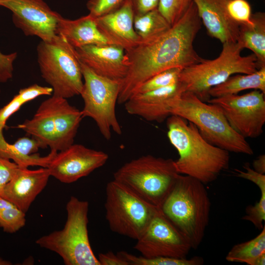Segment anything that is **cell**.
<instances>
[{
  "instance_id": "6da1fadb",
  "label": "cell",
  "mask_w": 265,
  "mask_h": 265,
  "mask_svg": "<svg viewBox=\"0 0 265 265\" xmlns=\"http://www.w3.org/2000/svg\"><path fill=\"white\" fill-rule=\"evenodd\" d=\"M201 21L193 1L182 17L165 33L125 50L128 66L120 81L117 103L124 104L139 86L154 75L167 69H182L203 59L193 47Z\"/></svg>"
},
{
  "instance_id": "7a4b0ae2",
  "label": "cell",
  "mask_w": 265,
  "mask_h": 265,
  "mask_svg": "<svg viewBox=\"0 0 265 265\" xmlns=\"http://www.w3.org/2000/svg\"><path fill=\"white\" fill-rule=\"evenodd\" d=\"M167 137L179 157L174 160L177 172L203 184L215 181L229 166V152L207 141L191 122L176 115L166 119Z\"/></svg>"
},
{
  "instance_id": "3957f363",
  "label": "cell",
  "mask_w": 265,
  "mask_h": 265,
  "mask_svg": "<svg viewBox=\"0 0 265 265\" xmlns=\"http://www.w3.org/2000/svg\"><path fill=\"white\" fill-rule=\"evenodd\" d=\"M204 184L180 174L160 210L196 249L209 224L211 201Z\"/></svg>"
},
{
  "instance_id": "277c9868",
  "label": "cell",
  "mask_w": 265,
  "mask_h": 265,
  "mask_svg": "<svg viewBox=\"0 0 265 265\" xmlns=\"http://www.w3.org/2000/svg\"><path fill=\"white\" fill-rule=\"evenodd\" d=\"M170 111L193 123L211 144L229 152L253 154L246 138L232 128L218 105L207 103L192 93L184 91L171 100Z\"/></svg>"
},
{
  "instance_id": "5b68a950",
  "label": "cell",
  "mask_w": 265,
  "mask_h": 265,
  "mask_svg": "<svg viewBox=\"0 0 265 265\" xmlns=\"http://www.w3.org/2000/svg\"><path fill=\"white\" fill-rule=\"evenodd\" d=\"M219 56L213 59H202L199 62L182 70L179 79L185 91L192 93L207 102L209 91L230 77L237 74H248L259 69L257 58L252 53L242 56L243 48L238 42L222 44Z\"/></svg>"
},
{
  "instance_id": "8992f818",
  "label": "cell",
  "mask_w": 265,
  "mask_h": 265,
  "mask_svg": "<svg viewBox=\"0 0 265 265\" xmlns=\"http://www.w3.org/2000/svg\"><path fill=\"white\" fill-rule=\"evenodd\" d=\"M179 175L173 159L147 155L125 163L113 173V180L160 209Z\"/></svg>"
},
{
  "instance_id": "52a82bcc",
  "label": "cell",
  "mask_w": 265,
  "mask_h": 265,
  "mask_svg": "<svg viewBox=\"0 0 265 265\" xmlns=\"http://www.w3.org/2000/svg\"><path fill=\"white\" fill-rule=\"evenodd\" d=\"M66 208L63 228L41 237L36 243L58 254L66 265H100L88 237V202L72 196Z\"/></svg>"
},
{
  "instance_id": "ba28073f",
  "label": "cell",
  "mask_w": 265,
  "mask_h": 265,
  "mask_svg": "<svg viewBox=\"0 0 265 265\" xmlns=\"http://www.w3.org/2000/svg\"><path fill=\"white\" fill-rule=\"evenodd\" d=\"M37 51L41 76L53 95L65 99L80 95L83 80L75 48L57 35L51 41H41Z\"/></svg>"
},
{
  "instance_id": "9c48e42d",
  "label": "cell",
  "mask_w": 265,
  "mask_h": 265,
  "mask_svg": "<svg viewBox=\"0 0 265 265\" xmlns=\"http://www.w3.org/2000/svg\"><path fill=\"white\" fill-rule=\"evenodd\" d=\"M106 218L110 230L137 240L159 209L113 180L106 186Z\"/></svg>"
},
{
  "instance_id": "30bf717a",
  "label": "cell",
  "mask_w": 265,
  "mask_h": 265,
  "mask_svg": "<svg viewBox=\"0 0 265 265\" xmlns=\"http://www.w3.org/2000/svg\"><path fill=\"white\" fill-rule=\"evenodd\" d=\"M80 63L83 80L80 94L84 103L82 116L93 119L104 138L109 140L111 131L118 135L122 133L115 112L120 82L99 76Z\"/></svg>"
},
{
  "instance_id": "8fae6325",
  "label": "cell",
  "mask_w": 265,
  "mask_h": 265,
  "mask_svg": "<svg viewBox=\"0 0 265 265\" xmlns=\"http://www.w3.org/2000/svg\"><path fill=\"white\" fill-rule=\"evenodd\" d=\"M207 102L219 106L232 128L244 138H255L263 133L265 100L261 91L212 98Z\"/></svg>"
},
{
  "instance_id": "7c38bea8",
  "label": "cell",
  "mask_w": 265,
  "mask_h": 265,
  "mask_svg": "<svg viewBox=\"0 0 265 265\" xmlns=\"http://www.w3.org/2000/svg\"><path fill=\"white\" fill-rule=\"evenodd\" d=\"M133 248L142 256L151 258H186L192 248L183 234L165 216L160 209L136 240Z\"/></svg>"
},
{
  "instance_id": "4fadbf2b",
  "label": "cell",
  "mask_w": 265,
  "mask_h": 265,
  "mask_svg": "<svg viewBox=\"0 0 265 265\" xmlns=\"http://www.w3.org/2000/svg\"><path fill=\"white\" fill-rule=\"evenodd\" d=\"M0 6L12 12L13 23L25 35L36 36L43 41H51L56 36L62 16L43 0H2Z\"/></svg>"
},
{
  "instance_id": "5bb4252c",
  "label": "cell",
  "mask_w": 265,
  "mask_h": 265,
  "mask_svg": "<svg viewBox=\"0 0 265 265\" xmlns=\"http://www.w3.org/2000/svg\"><path fill=\"white\" fill-rule=\"evenodd\" d=\"M108 159V155L103 151L73 143L57 152L47 168L51 176L63 183L70 184L103 166Z\"/></svg>"
},
{
  "instance_id": "9a60e30c",
  "label": "cell",
  "mask_w": 265,
  "mask_h": 265,
  "mask_svg": "<svg viewBox=\"0 0 265 265\" xmlns=\"http://www.w3.org/2000/svg\"><path fill=\"white\" fill-rule=\"evenodd\" d=\"M75 50L80 61L99 76L120 82L127 75L125 51L120 46L88 45Z\"/></svg>"
},
{
  "instance_id": "2e32d148",
  "label": "cell",
  "mask_w": 265,
  "mask_h": 265,
  "mask_svg": "<svg viewBox=\"0 0 265 265\" xmlns=\"http://www.w3.org/2000/svg\"><path fill=\"white\" fill-rule=\"evenodd\" d=\"M185 91L180 82L145 93L132 95L124 104L128 113L150 122L161 123L170 116V103Z\"/></svg>"
},
{
  "instance_id": "e0dca14e",
  "label": "cell",
  "mask_w": 265,
  "mask_h": 265,
  "mask_svg": "<svg viewBox=\"0 0 265 265\" xmlns=\"http://www.w3.org/2000/svg\"><path fill=\"white\" fill-rule=\"evenodd\" d=\"M50 176L49 170L46 167L29 170L27 167L19 166L0 196L26 213L36 197L46 186Z\"/></svg>"
},
{
  "instance_id": "ac0fdd59",
  "label": "cell",
  "mask_w": 265,
  "mask_h": 265,
  "mask_svg": "<svg viewBox=\"0 0 265 265\" xmlns=\"http://www.w3.org/2000/svg\"><path fill=\"white\" fill-rule=\"evenodd\" d=\"M134 16L131 0H124L118 8L95 20L105 36L126 50L140 42L133 27Z\"/></svg>"
},
{
  "instance_id": "d6986e66",
  "label": "cell",
  "mask_w": 265,
  "mask_h": 265,
  "mask_svg": "<svg viewBox=\"0 0 265 265\" xmlns=\"http://www.w3.org/2000/svg\"><path fill=\"white\" fill-rule=\"evenodd\" d=\"M229 0H193L201 23L208 34L222 44L237 42L239 26L229 16L227 4Z\"/></svg>"
},
{
  "instance_id": "ffe728a7",
  "label": "cell",
  "mask_w": 265,
  "mask_h": 265,
  "mask_svg": "<svg viewBox=\"0 0 265 265\" xmlns=\"http://www.w3.org/2000/svg\"><path fill=\"white\" fill-rule=\"evenodd\" d=\"M54 133L51 150L60 151L73 144L83 118L81 111L71 105L67 99L53 95Z\"/></svg>"
},
{
  "instance_id": "44dd1931",
  "label": "cell",
  "mask_w": 265,
  "mask_h": 265,
  "mask_svg": "<svg viewBox=\"0 0 265 265\" xmlns=\"http://www.w3.org/2000/svg\"><path fill=\"white\" fill-rule=\"evenodd\" d=\"M56 34L64 37L75 48L88 45L114 44L100 30L95 18L89 14L74 20L62 17L58 23Z\"/></svg>"
},
{
  "instance_id": "7402d4cb",
  "label": "cell",
  "mask_w": 265,
  "mask_h": 265,
  "mask_svg": "<svg viewBox=\"0 0 265 265\" xmlns=\"http://www.w3.org/2000/svg\"><path fill=\"white\" fill-rule=\"evenodd\" d=\"M17 127L37 140L42 149L50 148L54 133L53 96L41 103L31 119L25 120Z\"/></svg>"
},
{
  "instance_id": "603a6c76",
  "label": "cell",
  "mask_w": 265,
  "mask_h": 265,
  "mask_svg": "<svg viewBox=\"0 0 265 265\" xmlns=\"http://www.w3.org/2000/svg\"><path fill=\"white\" fill-rule=\"evenodd\" d=\"M253 24L241 26L238 41L243 49L247 48L255 55L259 69L265 67V14H252Z\"/></svg>"
},
{
  "instance_id": "cb8c5ba5",
  "label": "cell",
  "mask_w": 265,
  "mask_h": 265,
  "mask_svg": "<svg viewBox=\"0 0 265 265\" xmlns=\"http://www.w3.org/2000/svg\"><path fill=\"white\" fill-rule=\"evenodd\" d=\"M252 89L265 94V67L251 74L232 75L223 83L211 88L209 95L210 97L216 98Z\"/></svg>"
},
{
  "instance_id": "d4e9b609",
  "label": "cell",
  "mask_w": 265,
  "mask_h": 265,
  "mask_svg": "<svg viewBox=\"0 0 265 265\" xmlns=\"http://www.w3.org/2000/svg\"><path fill=\"white\" fill-rule=\"evenodd\" d=\"M53 92V89L51 87L34 84L21 89L7 104L0 109V150L7 143L3 135V130L8 118L25 104L40 96L51 95Z\"/></svg>"
},
{
  "instance_id": "484cf974",
  "label": "cell",
  "mask_w": 265,
  "mask_h": 265,
  "mask_svg": "<svg viewBox=\"0 0 265 265\" xmlns=\"http://www.w3.org/2000/svg\"><path fill=\"white\" fill-rule=\"evenodd\" d=\"M171 26L158 8L134 16L133 27L140 42L149 41L158 38Z\"/></svg>"
},
{
  "instance_id": "4316f807",
  "label": "cell",
  "mask_w": 265,
  "mask_h": 265,
  "mask_svg": "<svg viewBox=\"0 0 265 265\" xmlns=\"http://www.w3.org/2000/svg\"><path fill=\"white\" fill-rule=\"evenodd\" d=\"M255 238L235 245L228 253V262L245 263L253 265L255 260L265 252V226Z\"/></svg>"
},
{
  "instance_id": "83f0119b",
  "label": "cell",
  "mask_w": 265,
  "mask_h": 265,
  "mask_svg": "<svg viewBox=\"0 0 265 265\" xmlns=\"http://www.w3.org/2000/svg\"><path fill=\"white\" fill-rule=\"evenodd\" d=\"M117 254L125 259L129 265H201L204 263L203 259L198 256L187 259L186 258L136 256L124 251H119Z\"/></svg>"
},
{
  "instance_id": "f1b7e54d",
  "label": "cell",
  "mask_w": 265,
  "mask_h": 265,
  "mask_svg": "<svg viewBox=\"0 0 265 265\" xmlns=\"http://www.w3.org/2000/svg\"><path fill=\"white\" fill-rule=\"evenodd\" d=\"M26 222V213L0 196V227L3 231L15 233L25 226Z\"/></svg>"
},
{
  "instance_id": "f546056e",
  "label": "cell",
  "mask_w": 265,
  "mask_h": 265,
  "mask_svg": "<svg viewBox=\"0 0 265 265\" xmlns=\"http://www.w3.org/2000/svg\"><path fill=\"white\" fill-rule=\"evenodd\" d=\"M182 70L180 68H173L154 75L141 83L133 94L147 92L178 82Z\"/></svg>"
},
{
  "instance_id": "4dcf8cb0",
  "label": "cell",
  "mask_w": 265,
  "mask_h": 265,
  "mask_svg": "<svg viewBox=\"0 0 265 265\" xmlns=\"http://www.w3.org/2000/svg\"><path fill=\"white\" fill-rule=\"evenodd\" d=\"M193 0H159L158 10L172 26L182 17Z\"/></svg>"
},
{
  "instance_id": "1f68e13d",
  "label": "cell",
  "mask_w": 265,
  "mask_h": 265,
  "mask_svg": "<svg viewBox=\"0 0 265 265\" xmlns=\"http://www.w3.org/2000/svg\"><path fill=\"white\" fill-rule=\"evenodd\" d=\"M227 9L230 18L239 26L253 24L251 7L247 0H229Z\"/></svg>"
},
{
  "instance_id": "d6a6232c",
  "label": "cell",
  "mask_w": 265,
  "mask_h": 265,
  "mask_svg": "<svg viewBox=\"0 0 265 265\" xmlns=\"http://www.w3.org/2000/svg\"><path fill=\"white\" fill-rule=\"evenodd\" d=\"M242 219L250 221L256 228L262 229L265 220V193H261L260 200L253 206H248Z\"/></svg>"
},
{
  "instance_id": "836d02e7",
  "label": "cell",
  "mask_w": 265,
  "mask_h": 265,
  "mask_svg": "<svg viewBox=\"0 0 265 265\" xmlns=\"http://www.w3.org/2000/svg\"><path fill=\"white\" fill-rule=\"evenodd\" d=\"M124 0H89L86 4L89 14L94 18L105 15L118 8Z\"/></svg>"
},
{
  "instance_id": "e575fe53",
  "label": "cell",
  "mask_w": 265,
  "mask_h": 265,
  "mask_svg": "<svg viewBox=\"0 0 265 265\" xmlns=\"http://www.w3.org/2000/svg\"><path fill=\"white\" fill-rule=\"evenodd\" d=\"M19 165L0 155V194L16 174Z\"/></svg>"
},
{
  "instance_id": "d590c367",
  "label": "cell",
  "mask_w": 265,
  "mask_h": 265,
  "mask_svg": "<svg viewBox=\"0 0 265 265\" xmlns=\"http://www.w3.org/2000/svg\"><path fill=\"white\" fill-rule=\"evenodd\" d=\"M243 168L245 171L235 169L234 173L238 177L254 183L259 188L261 193H265V175L258 173L251 168L249 163H245Z\"/></svg>"
},
{
  "instance_id": "8d00e7d4",
  "label": "cell",
  "mask_w": 265,
  "mask_h": 265,
  "mask_svg": "<svg viewBox=\"0 0 265 265\" xmlns=\"http://www.w3.org/2000/svg\"><path fill=\"white\" fill-rule=\"evenodd\" d=\"M17 55L16 53L4 54L0 52V82H6L13 76V63Z\"/></svg>"
},
{
  "instance_id": "74e56055",
  "label": "cell",
  "mask_w": 265,
  "mask_h": 265,
  "mask_svg": "<svg viewBox=\"0 0 265 265\" xmlns=\"http://www.w3.org/2000/svg\"><path fill=\"white\" fill-rule=\"evenodd\" d=\"M134 16L157 9L159 0H131Z\"/></svg>"
},
{
  "instance_id": "f35d334b",
  "label": "cell",
  "mask_w": 265,
  "mask_h": 265,
  "mask_svg": "<svg viewBox=\"0 0 265 265\" xmlns=\"http://www.w3.org/2000/svg\"><path fill=\"white\" fill-rule=\"evenodd\" d=\"M98 259L100 265H129L125 259L112 251L99 254Z\"/></svg>"
},
{
  "instance_id": "ab89813d",
  "label": "cell",
  "mask_w": 265,
  "mask_h": 265,
  "mask_svg": "<svg viewBox=\"0 0 265 265\" xmlns=\"http://www.w3.org/2000/svg\"><path fill=\"white\" fill-rule=\"evenodd\" d=\"M253 167L256 171L261 174L265 173V155H261L253 162Z\"/></svg>"
},
{
  "instance_id": "60d3db41",
  "label": "cell",
  "mask_w": 265,
  "mask_h": 265,
  "mask_svg": "<svg viewBox=\"0 0 265 265\" xmlns=\"http://www.w3.org/2000/svg\"><path fill=\"white\" fill-rule=\"evenodd\" d=\"M265 265V252L258 256L254 261L253 265Z\"/></svg>"
},
{
  "instance_id": "b9f144b4",
  "label": "cell",
  "mask_w": 265,
  "mask_h": 265,
  "mask_svg": "<svg viewBox=\"0 0 265 265\" xmlns=\"http://www.w3.org/2000/svg\"><path fill=\"white\" fill-rule=\"evenodd\" d=\"M9 263L4 261L0 259V265H9Z\"/></svg>"
},
{
  "instance_id": "7bdbcfd3",
  "label": "cell",
  "mask_w": 265,
  "mask_h": 265,
  "mask_svg": "<svg viewBox=\"0 0 265 265\" xmlns=\"http://www.w3.org/2000/svg\"><path fill=\"white\" fill-rule=\"evenodd\" d=\"M2 0H0V2L1 1H2Z\"/></svg>"
}]
</instances>
